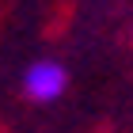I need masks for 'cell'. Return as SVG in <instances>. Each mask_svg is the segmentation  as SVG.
Segmentation results:
<instances>
[{"label":"cell","mask_w":133,"mask_h":133,"mask_svg":"<svg viewBox=\"0 0 133 133\" xmlns=\"http://www.w3.org/2000/svg\"><path fill=\"white\" fill-rule=\"evenodd\" d=\"M23 88H27L31 99L50 103V99H57V95L69 88V72L57 61H34L31 69H27V76H23Z\"/></svg>","instance_id":"1"}]
</instances>
